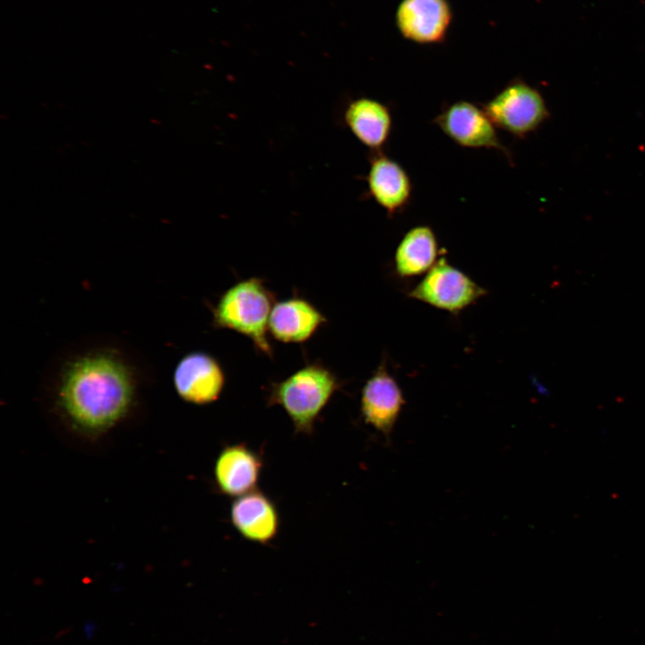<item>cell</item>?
<instances>
[{
  "label": "cell",
  "mask_w": 645,
  "mask_h": 645,
  "mask_svg": "<svg viewBox=\"0 0 645 645\" xmlns=\"http://www.w3.org/2000/svg\"><path fill=\"white\" fill-rule=\"evenodd\" d=\"M135 380L133 367L117 351H89L61 368L57 405L75 427L100 433L128 413L135 395Z\"/></svg>",
  "instance_id": "obj_1"
},
{
  "label": "cell",
  "mask_w": 645,
  "mask_h": 645,
  "mask_svg": "<svg viewBox=\"0 0 645 645\" xmlns=\"http://www.w3.org/2000/svg\"><path fill=\"white\" fill-rule=\"evenodd\" d=\"M342 386L338 376L319 362L307 363L287 378L272 382L267 406H280L288 416L296 434L309 435L334 393Z\"/></svg>",
  "instance_id": "obj_2"
},
{
  "label": "cell",
  "mask_w": 645,
  "mask_h": 645,
  "mask_svg": "<svg viewBox=\"0 0 645 645\" xmlns=\"http://www.w3.org/2000/svg\"><path fill=\"white\" fill-rule=\"evenodd\" d=\"M274 304V295L262 279L239 280L224 291L211 307L213 327L244 335L257 351L273 358L268 333Z\"/></svg>",
  "instance_id": "obj_3"
},
{
  "label": "cell",
  "mask_w": 645,
  "mask_h": 645,
  "mask_svg": "<svg viewBox=\"0 0 645 645\" xmlns=\"http://www.w3.org/2000/svg\"><path fill=\"white\" fill-rule=\"evenodd\" d=\"M480 105L497 129L521 140L550 118L543 94L520 78L511 81Z\"/></svg>",
  "instance_id": "obj_4"
},
{
  "label": "cell",
  "mask_w": 645,
  "mask_h": 645,
  "mask_svg": "<svg viewBox=\"0 0 645 645\" xmlns=\"http://www.w3.org/2000/svg\"><path fill=\"white\" fill-rule=\"evenodd\" d=\"M435 125L452 142L462 148L495 150L513 166L512 155L497 133L482 106L460 99L443 103L433 118Z\"/></svg>",
  "instance_id": "obj_5"
},
{
  "label": "cell",
  "mask_w": 645,
  "mask_h": 645,
  "mask_svg": "<svg viewBox=\"0 0 645 645\" xmlns=\"http://www.w3.org/2000/svg\"><path fill=\"white\" fill-rule=\"evenodd\" d=\"M408 295L435 308L458 314L486 296V290L452 265L445 257H441Z\"/></svg>",
  "instance_id": "obj_6"
},
{
  "label": "cell",
  "mask_w": 645,
  "mask_h": 645,
  "mask_svg": "<svg viewBox=\"0 0 645 645\" xmlns=\"http://www.w3.org/2000/svg\"><path fill=\"white\" fill-rule=\"evenodd\" d=\"M366 176V194L383 208L388 217L401 214L409 206L413 183L405 168L381 151H370Z\"/></svg>",
  "instance_id": "obj_7"
},
{
  "label": "cell",
  "mask_w": 645,
  "mask_h": 645,
  "mask_svg": "<svg viewBox=\"0 0 645 645\" xmlns=\"http://www.w3.org/2000/svg\"><path fill=\"white\" fill-rule=\"evenodd\" d=\"M173 382L177 394L185 401L207 405L219 398L226 376L215 357L198 351L180 359L174 371Z\"/></svg>",
  "instance_id": "obj_8"
},
{
  "label": "cell",
  "mask_w": 645,
  "mask_h": 645,
  "mask_svg": "<svg viewBox=\"0 0 645 645\" xmlns=\"http://www.w3.org/2000/svg\"><path fill=\"white\" fill-rule=\"evenodd\" d=\"M404 404L402 391L383 360L362 389V417L366 424L389 437Z\"/></svg>",
  "instance_id": "obj_9"
},
{
  "label": "cell",
  "mask_w": 645,
  "mask_h": 645,
  "mask_svg": "<svg viewBox=\"0 0 645 645\" xmlns=\"http://www.w3.org/2000/svg\"><path fill=\"white\" fill-rule=\"evenodd\" d=\"M262 467L261 455L245 443L227 445L215 460L216 487L226 496L244 495L256 489Z\"/></svg>",
  "instance_id": "obj_10"
},
{
  "label": "cell",
  "mask_w": 645,
  "mask_h": 645,
  "mask_svg": "<svg viewBox=\"0 0 645 645\" xmlns=\"http://www.w3.org/2000/svg\"><path fill=\"white\" fill-rule=\"evenodd\" d=\"M451 20L446 0H403L396 12L401 35L420 44L443 42Z\"/></svg>",
  "instance_id": "obj_11"
},
{
  "label": "cell",
  "mask_w": 645,
  "mask_h": 645,
  "mask_svg": "<svg viewBox=\"0 0 645 645\" xmlns=\"http://www.w3.org/2000/svg\"><path fill=\"white\" fill-rule=\"evenodd\" d=\"M230 521L242 538L260 545H267L277 537L280 523L274 502L257 489L234 500Z\"/></svg>",
  "instance_id": "obj_12"
},
{
  "label": "cell",
  "mask_w": 645,
  "mask_h": 645,
  "mask_svg": "<svg viewBox=\"0 0 645 645\" xmlns=\"http://www.w3.org/2000/svg\"><path fill=\"white\" fill-rule=\"evenodd\" d=\"M343 120L353 136L370 151L384 149L391 135L393 117L391 108L373 98L359 97L348 102Z\"/></svg>",
  "instance_id": "obj_13"
},
{
  "label": "cell",
  "mask_w": 645,
  "mask_h": 645,
  "mask_svg": "<svg viewBox=\"0 0 645 645\" xmlns=\"http://www.w3.org/2000/svg\"><path fill=\"white\" fill-rule=\"evenodd\" d=\"M326 322V317L311 302L292 297L274 304L269 333L283 343H303Z\"/></svg>",
  "instance_id": "obj_14"
},
{
  "label": "cell",
  "mask_w": 645,
  "mask_h": 645,
  "mask_svg": "<svg viewBox=\"0 0 645 645\" xmlns=\"http://www.w3.org/2000/svg\"><path fill=\"white\" fill-rule=\"evenodd\" d=\"M440 248L436 234L429 225H417L408 229L394 254V268L400 278L426 274L439 259Z\"/></svg>",
  "instance_id": "obj_15"
}]
</instances>
